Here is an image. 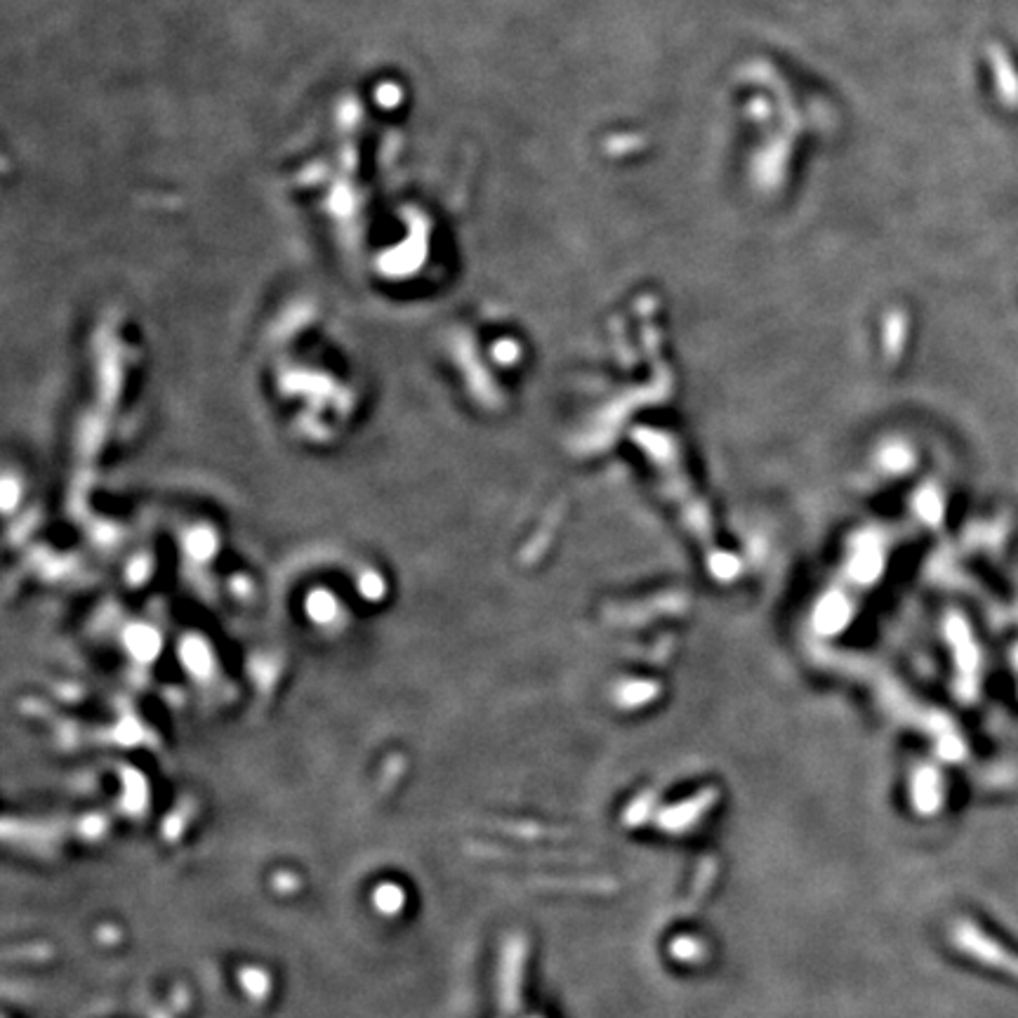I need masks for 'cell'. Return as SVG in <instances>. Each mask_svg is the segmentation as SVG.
Listing matches in <instances>:
<instances>
[{
	"label": "cell",
	"mask_w": 1018,
	"mask_h": 1018,
	"mask_svg": "<svg viewBox=\"0 0 1018 1018\" xmlns=\"http://www.w3.org/2000/svg\"><path fill=\"white\" fill-rule=\"evenodd\" d=\"M953 940L955 946L960 947L962 953H966L973 960H979L980 964L999 969V972L1016 976L1018 979V955L1012 950H1006L1005 946H999L997 940L990 939L986 931H980L973 922L960 920L953 927Z\"/></svg>",
	"instance_id": "obj_1"
},
{
	"label": "cell",
	"mask_w": 1018,
	"mask_h": 1018,
	"mask_svg": "<svg viewBox=\"0 0 1018 1018\" xmlns=\"http://www.w3.org/2000/svg\"><path fill=\"white\" fill-rule=\"evenodd\" d=\"M717 792L714 790H707V792H700V795L691 797V799H686L684 804H679V806H672V809L663 811L658 816V822L660 828L665 830V832H688V830L696 825V822L700 821V818L705 816L707 809H710L712 804L717 802Z\"/></svg>",
	"instance_id": "obj_2"
},
{
	"label": "cell",
	"mask_w": 1018,
	"mask_h": 1018,
	"mask_svg": "<svg viewBox=\"0 0 1018 1018\" xmlns=\"http://www.w3.org/2000/svg\"><path fill=\"white\" fill-rule=\"evenodd\" d=\"M670 953L679 962H700L705 957V946L693 936H679L670 943Z\"/></svg>",
	"instance_id": "obj_3"
},
{
	"label": "cell",
	"mask_w": 1018,
	"mask_h": 1018,
	"mask_svg": "<svg viewBox=\"0 0 1018 1018\" xmlns=\"http://www.w3.org/2000/svg\"><path fill=\"white\" fill-rule=\"evenodd\" d=\"M648 802H651V797H647L644 802H641V799H639V802H634L632 806H630V809L625 811V822H627V825H630V828H632V825H639L641 821H647L648 814H651V811H647V809H648Z\"/></svg>",
	"instance_id": "obj_4"
}]
</instances>
